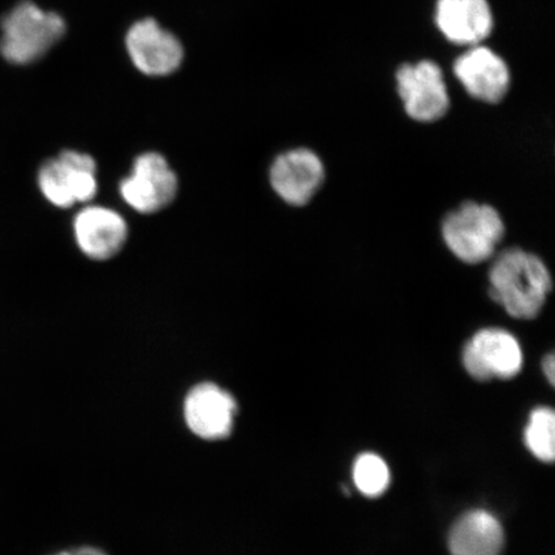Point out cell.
<instances>
[{"label":"cell","instance_id":"cell-2","mask_svg":"<svg viewBox=\"0 0 555 555\" xmlns=\"http://www.w3.org/2000/svg\"><path fill=\"white\" fill-rule=\"evenodd\" d=\"M0 53L12 65L35 64L50 53L64 39L67 25L59 13L41 10L24 0L2 20Z\"/></svg>","mask_w":555,"mask_h":555},{"label":"cell","instance_id":"cell-18","mask_svg":"<svg viewBox=\"0 0 555 555\" xmlns=\"http://www.w3.org/2000/svg\"><path fill=\"white\" fill-rule=\"evenodd\" d=\"M543 370H544V373H545V376L547 377V379H550L551 384L554 385V379H555V359H554L553 353H551V356H547L544 359Z\"/></svg>","mask_w":555,"mask_h":555},{"label":"cell","instance_id":"cell-15","mask_svg":"<svg viewBox=\"0 0 555 555\" xmlns=\"http://www.w3.org/2000/svg\"><path fill=\"white\" fill-rule=\"evenodd\" d=\"M555 416L551 408H538L531 413L525 431V442L538 460L552 463L555 455Z\"/></svg>","mask_w":555,"mask_h":555},{"label":"cell","instance_id":"cell-6","mask_svg":"<svg viewBox=\"0 0 555 555\" xmlns=\"http://www.w3.org/2000/svg\"><path fill=\"white\" fill-rule=\"evenodd\" d=\"M125 47L138 72L151 78H165L177 73L184 61L182 41L154 18L139 20L131 25Z\"/></svg>","mask_w":555,"mask_h":555},{"label":"cell","instance_id":"cell-13","mask_svg":"<svg viewBox=\"0 0 555 555\" xmlns=\"http://www.w3.org/2000/svg\"><path fill=\"white\" fill-rule=\"evenodd\" d=\"M436 23L451 43L476 46L489 37L494 18L488 0H439Z\"/></svg>","mask_w":555,"mask_h":555},{"label":"cell","instance_id":"cell-9","mask_svg":"<svg viewBox=\"0 0 555 555\" xmlns=\"http://www.w3.org/2000/svg\"><path fill=\"white\" fill-rule=\"evenodd\" d=\"M325 178L324 165L315 152L296 149L278 156L270 168L269 179L284 203L305 206L321 190Z\"/></svg>","mask_w":555,"mask_h":555},{"label":"cell","instance_id":"cell-12","mask_svg":"<svg viewBox=\"0 0 555 555\" xmlns=\"http://www.w3.org/2000/svg\"><path fill=\"white\" fill-rule=\"evenodd\" d=\"M454 73L467 93L478 101L496 104L508 93V66L489 48L476 47L461 55L455 61Z\"/></svg>","mask_w":555,"mask_h":555},{"label":"cell","instance_id":"cell-17","mask_svg":"<svg viewBox=\"0 0 555 555\" xmlns=\"http://www.w3.org/2000/svg\"><path fill=\"white\" fill-rule=\"evenodd\" d=\"M53 555H107V554L101 550H96V547L82 546V547H78V550L60 552V553H55Z\"/></svg>","mask_w":555,"mask_h":555},{"label":"cell","instance_id":"cell-10","mask_svg":"<svg viewBox=\"0 0 555 555\" xmlns=\"http://www.w3.org/2000/svg\"><path fill=\"white\" fill-rule=\"evenodd\" d=\"M76 245L87 258L106 261L120 254L127 243V221L113 208L89 205L74 220Z\"/></svg>","mask_w":555,"mask_h":555},{"label":"cell","instance_id":"cell-3","mask_svg":"<svg viewBox=\"0 0 555 555\" xmlns=\"http://www.w3.org/2000/svg\"><path fill=\"white\" fill-rule=\"evenodd\" d=\"M441 231L455 258L475 266L494 256L504 238L505 225L496 208L469 201L447 215Z\"/></svg>","mask_w":555,"mask_h":555},{"label":"cell","instance_id":"cell-14","mask_svg":"<svg viewBox=\"0 0 555 555\" xmlns=\"http://www.w3.org/2000/svg\"><path fill=\"white\" fill-rule=\"evenodd\" d=\"M503 546V527L486 511L466 513L456 520L449 537L453 555H501Z\"/></svg>","mask_w":555,"mask_h":555},{"label":"cell","instance_id":"cell-11","mask_svg":"<svg viewBox=\"0 0 555 555\" xmlns=\"http://www.w3.org/2000/svg\"><path fill=\"white\" fill-rule=\"evenodd\" d=\"M237 402L214 384L193 387L184 402L186 426L204 440H221L231 435Z\"/></svg>","mask_w":555,"mask_h":555},{"label":"cell","instance_id":"cell-4","mask_svg":"<svg viewBox=\"0 0 555 555\" xmlns=\"http://www.w3.org/2000/svg\"><path fill=\"white\" fill-rule=\"evenodd\" d=\"M38 185L48 203L55 207L87 204L99 191L94 158L75 150L62 151L40 166Z\"/></svg>","mask_w":555,"mask_h":555},{"label":"cell","instance_id":"cell-8","mask_svg":"<svg viewBox=\"0 0 555 555\" xmlns=\"http://www.w3.org/2000/svg\"><path fill=\"white\" fill-rule=\"evenodd\" d=\"M397 81L400 99L413 120L434 122L448 114V88L441 68L435 62L422 61L400 67Z\"/></svg>","mask_w":555,"mask_h":555},{"label":"cell","instance_id":"cell-5","mask_svg":"<svg viewBox=\"0 0 555 555\" xmlns=\"http://www.w3.org/2000/svg\"><path fill=\"white\" fill-rule=\"evenodd\" d=\"M178 189V177L168 159L157 152H145L137 157L133 171L122 180L120 196L137 212L151 215L171 205Z\"/></svg>","mask_w":555,"mask_h":555},{"label":"cell","instance_id":"cell-1","mask_svg":"<svg viewBox=\"0 0 555 555\" xmlns=\"http://www.w3.org/2000/svg\"><path fill=\"white\" fill-rule=\"evenodd\" d=\"M492 300L516 319H535L543 310L553 281L539 256L519 247L504 249L489 270Z\"/></svg>","mask_w":555,"mask_h":555},{"label":"cell","instance_id":"cell-16","mask_svg":"<svg viewBox=\"0 0 555 555\" xmlns=\"http://www.w3.org/2000/svg\"><path fill=\"white\" fill-rule=\"evenodd\" d=\"M390 469L380 456L372 453L360 455L353 466V481L365 496L376 498L390 485Z\"/></svg>","mask_w":555,"mask_h":555},{"label":"cell","instance_id":"cell-7","mask_svg":"<svg viewBox=\"0 0 555 555\" xmlns=\"http://www.w3.org/2000/svg\"><path fill=\"white\" fill-rule=\"evenodd\" d=\"M463 364L478 380L509 379L522 370L524 353L511 332L486 328L477 332L464 346Z\"/></svg>","mask_w":555,"mask_h":555}]
</instances>
